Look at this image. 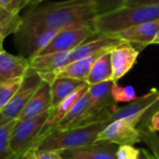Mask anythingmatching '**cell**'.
Listing matches in <instances>:
<instances>
[{
  "label": "cell",
  "mask_w": 159,
  "mask_h": 159,
  "mask_svg": "<svg viewBox=\"0 0 159 159\" xmlns=\"http://www.w3.org/2000/svg\"><path fill=\"white\" fill-rule=\"evenodd\" d=\"M95 0L48 2L31 7L22 17L21 26L37 29L64 30L92 25L97 17Z\"/></svg>",
  "instance_id": "6da1fadb"
},
{
  "label": "cell",
  "mask_w": 159,
  "mask_h": 159,
  "mask_svg": "<svg viewBox=\"0 0 159 159\" xmlns=\"http://www.w3.org/2000/svg\"><path fill=\"white\" fill-rule=\"evenodd\" d=\"M157 20H159V5L122 7L110 13L96 17L93 20V28L100 35Z\"/></svg>",
  "instance_id": "7a4b0ae2"
},
{
  "label": "cell",
  "mask_w": 159,
  "mask_h": 159,
  "mask_svg": "<svg viewBox=\"0 0 159 159\" xmlns=\"http://www.w3.org/2000/svg\"><path fill=\"white\" fill-rule=\"evenodd\" d=\"M108 121L88 126L51 131L36 146L37 150H66L92 144L99 133L105 129Z\"/></svg>",
  "instance_id": "3957f363"
},
{
  "label": "cell",
  "mask_w": 159,
  "mask_h": 159,
  "mask_svg": "<svg viewBox=\"0 0 159 159\" xmlns=\"http://www.w3.org/2000/svg\"><path fill=\"white\" fill-rule=\"evenodd\" d=\"M53 108L34 117L17 120L9 139L11 151L20 158L36 146L41 139L43 128L51 117Z\"/></svg>",
  "instance_id": "277c9868"
},
{
  "label": "cell",
  "mask_w": 159,
  "mask_h": 159,
  "mask_svg": "<svg viewBox=\"0 0 159 159\" xmlns=\"http://www.w3.org/2000/svg\"><path fill=\"white\" fill-rule=\"evenodd\" d=\"M61 31L62 30L37 29L20 26L14 34L15 43L20 51V55L31 61L38 56Z\"/></svg>",
  "instance_id": "5b68a950"
},
{
  "label": "cell",
  "mask_w": 159,
  "mask_h": 159,
  "mask_svg": "<svg viewBox=\"0 0 159 159\" xmlns=\"http://www.w3.org/2000/svg\"><path fill=\"white\" fill-rule=\"evenodd\" d=\"M142 141L137 124L129 117L115 120L102 129L95 143H106L120 145H133Z\"/></svg>",
  "instance_id": "8992f818"
},
{
  "label": "cell",
  "mask_w": 159,
  "mask_h": 159,
  "mask_svg": "<svg viewBox=\"0 0 159 159\" xmlns=\"http://www.w3.org/2000/svg\"><path fill=\"white\" fill-rule=\"evenodd\" d=\"M39 74L33 69H29L24 76L19 89L15 93L11 101L0 111L1 115L7 119H16L19 117L24 107L32 99L37 89L42 83Z\"/></svg>",
  "instance_id": "52a82bcc"
},
{
  "label": "cell",
  "mask_w": 159,
  "mask_h": 159,
  "mask_svg": "<svg viewBox=\"0 0 159 159\" xmlns=\"http://www.w3.org/2000/svg\"><path fill=\"white\" fill-rule=\"evenodd\" d=\"M96 34L97 33L93 28V24L62 30L50 41V43L42 50L39 55L72 51L86 42V40Z\"/></svg>",
  "instance_id": "ba28073f"
},
{
  "label": "cell",
  "mask_w": 159,
  "mask_h": 159,
  "mask_svg": "<svg viewBox=\"0 0 159 159\" xmlns=\"http://www.w3.org/2000/svg\"><path fill=\"white\" fill-rule=\"evenodd\" d=\"M152 109L159 110V90L157 89H152L139 100L131 102L124 107L117 108L108 120V123L131 116H137L143 121L144 117H147L148 114L152 113Z\"/></svg>",
  "instance_id": "9c48e42d"
},
{
  "label": "cell",
  "mask_w": 159,
  "mask_h": 159,
  "mask_svg": "<svg viewBox=\"0 0 159 159\" xmlns=\"http://www.w3.org/2000/svg\"><path fill=\"white\" fill-rule=\"evenodd\" d=\"M140 48L134 44L123 41L111 50V61L114 82H117L134 66L140 53Z\"/></svg>",
  "instance_id": "30bf717a"
},
{
  "label": "cell",
  "mask_w": 159,
  "mask_h": 159,
  "mask_svg": "<svg viewBox=\"0 0 159 159\" xmlns=\"http://www.w3.org/2000/svg\"><path fill=\"white\" fill-rule=\"evenodd\" d=\"M159 31V20L139 24L118 32L106 34V35L118 38L122 41L134 44L140 48L153 44V41Z\"/></svg>",
  "instance_id": "8fae6325"
},
{
  "label": "cell",
  "mask_w": 159,
  "mask_h": 159,
  "mask_svg": "<svg viewBox=\"0 0 159 159\" xmlns=\"http://www.w3.org/2000/svg\"><path fill=\"white\" fill-rule=\"evenodd\" d=\"M118 145L106 143H94L61 151L62 159H116Z\"/></svg>",
  "instance_id": "7c38bea8"
},
{
  "label": "cell",
  "mask_w": 159,
  "mask_h": 159,
  "mask_svg": "<svg viewBox=\"0 0 159 159\" xmlns=\"http://www.w3.org/2000/svg\"><path fill=\"white\" fill-rule=\"evenodd\" d=\"M104 53H99L93 56H90L86 59L78 60L73 62L68 63L64 67L61 68L57 72L48 75H43L40 76L42 80L48 82V84H51L53 80L57 77H68V78H74L77 79L83 82L87 83L88 76L90 73V70L95 63V61Z\"/></svg>",
  "instance_id": "4fadbf2b"
},
{
  "label": "cell",
  "mask_w": 159,
  "mask_h": 159,
  "mask_svg": "<svg viewBox=\"0 0 159 159\" xmlns=\"http://www.w3.org/2000/svg\"><path fill=\"white\" fill-rule=\"evenodd\" d=\"M30 69V61L21 55H12L7 51L0 53V84L15 79H22Z\"/></svg>",
  "instance_id": "5bb4252c"
},
{
  "label": "cell",
  "mask_w": 159,
  "mask_h": 159,
  "mask_svg": "<svg viewBox=\"0 0 159 159\" xmlns=\"http://www.w3.org/2000/svg\"><path fill=\"white\" fill-rule=\"evenodd\" d=\"M122 42V40L116 37L106 34H100L98 38L89 42H84L73 49L70 52V62L86 59L99 53H106Z\"/></svg>",
  "instance_id": "9a60e30c"
},
{
  "label": "cell",
  "mask_w": 159,
  "mask_h": 159,
  "mask_svg": "<svg viewBox=\"0 0 159 159\" xmlns=\"http://www.w3.org/2000/svg\"><path fill=\"white\" fill-rule=\"evenodd\" d=\"M70 52H56L38 55L30 61V68L39 74L40 76L51 75L70 63Z\"/></svg>",
  "instance_id": "2e32d148"
},
{
  "label": "cell",
  "mask_w": 159,
  "mask_h": 159,
  "mask_svg": "<svg viewBox=\"0 0 159 159\" xmlns=\"http://www.w3.org/2000/svg\"><path fill=\"white\" fill-rule=\"evenodd\" d=\"M51 108V91L50 84L42 81L41 85L24 107L17 120H23L26 118L36 116Z\"/></svg>",
  "instance_id": "e0dca14e"
},
{
  "label": "cell",
  "mask_w": 159,
  "mask_h": 159,
  "mask_svg": "<svg viewBox=\"0 0 159 159\" xmlns=\"http://www.w3.org/2000/svg\"><path fill=\"white\" fill-rule=\"evenodd\" d=\"M86 82L68 78V77H57L50 84L51 91V108H56L62 101L72 95L75 91L80 89Z\"/></svg>",
  "instance_id": "ac0fdd59"
},
{
  "label": "cell",
  "mask_w": 159,
  "mask_h": 159,
  "mask_svg": "<svg viewBox=\"0 0 159 159\" xmlns=\"http://www.w3.org/2000/svg\"><path fill=\"white\" fill-rule=\"evenodd\" d=\"M113 68L111 61V50L102 55L93 64L88 76L87 83L89 86L112 80Z\"/></svg>",
  "instance_id": "d6986e66"
},
{
  "label": "cell",
  "mask_w": 159,
  "mask_h": 159,
  "mask_svg": "<svg viewBox=\"0 0 159 159\" xmlns=\"http://www.w3.org/2000/svg\"><path fill=\"white\" fill-rule=\"evenodd\" d=\"M22 24V17L20 12L7 9L0 5V36L6 38L15 34Z\"/></svg>",
  "instance_id": "ffe728a7"
},
{
  "label": "cell",
  "mask_w": 159,
  "mask_h": 159,
  "mask_svg": "<svg viewBox=\"0 0 159 159\" xmlns=\"http://www.w3.org/2000/svg\"><path fill=\"white\" fill-rule=\"evenodd\" d=\"M16 119H7L0 113V159H21L18 157L9 147V139Z\"/></svg>",
  "instance_id": "44dd1931"
},
{
  "label": "cell",
  "mask_w": 159,
  "mask_h": 159,
  "mask_svg": "<svg viewBox=\"0 0 159 159\" xmlns=\"http://www.w3.org/2000/svg\"><path fill=\"white\" fill-rule=\"evenodd\" d=\"M89 104V98H88L87 93H86L83 97H81L74 104V106L70 109V111L65 115V116L59 122V124L51 131L58 130V129H68L73 122H75L76 119H78L83 115V113L88 109Z\"/></svg>",
  "instance_id": "7402d4cb"
},
{
  "label": "cell",
  "mask_w": 159,
  "mask_h": 159,
  "mask_svg": "<svg viewBox=\"0 0 159 159\" xmlns=\"http://www.w3.org/2000/svg\"><path fill=\"white\" fill-rule=\"evenodd\" d=\"M112 96L116 104L118 102H131L141 98L136 95L135 89L132 86L120 87L116 82H114L112 86Z\"/></svg>",
  "instance_id": "603a6c76"
},
{
  "label": "cell",
  "mask_w": 159,
  "mask_h": 159,
  "mask_svg": "<svg viewBox=\"0 0 159 159\" xmlns=\"http://www.w3.org/2000/svg\"><path fill=\"white\" fill-rule=\"evenodd\" d=\"M22 79H15L0 84V111L11 101L19 89Z\"/></svg>",
  "instance_id": "cb8c5ba5"
},
{
  "label": "cell",
  "mask_w": 159,
  "mask_h": 159,
  "mask_svg": "<svg viewBox=\"0 0 159 159\" xmlns=\"http://www.w3.org/2000/svg\"><path fill=\"white\" fill-rule=\"evenodd\" d=\"M126 1L127 0H95L94 6L97 17L110 13L124 7Z\"/></svg>",
  "instance_id": "d4e9b609"
},
{
  "label": "cell",
  "mask_w": 159,
  "mask_h": 159,
  "mask_svg": "<svg viewBox=\"0 0 159 159\" xmlns=\"http://www.w3.org/2000/svg\"><path fill=\"white\" fill-rule=\"evenodd\" d=\"M140 155V149L133 145H120L116 151V159H137Z\"/></svg>",
  "instance_id": "484cf974"
},
{
  "label": "cell",
  "mask_w": 159,
  "mask_h": 159,
  "mask_svg": "<svg viewBox=\"0 0 159 159\" xmlns=\"http://www.w3.org/2000/svg\"><path fill=\"white\" fill-rule=\"evenodd\" d=\"M0 5L8 10L20 12L23 7H27L26 0H0Z\"/></svg>",
  "instance_id": "4316f807"
},
{
  "label": "cell",
  "mask_w": 159,
  "mask_h": 159,
  "mask_svg": "<svg viewBox=\"0 0 159 159\" xmlns=\"http://www.w3.org/2000/svg\"><path fill=\"white\" fill-rule=\"evenodd\" d=\"M34 159H62L59 150H35Z\"/></svg>",
  "instance_id": "83f0119b"
},
{
  "label": "cell",
  "mask_w": 159,
  "mask_h": 159,
  "mask_svg": "<svg viewBox=\"0 0 159 159\" xmlns=\"http://www.w3.org/2000/svg\"><path fill=\"white\" fill-rule=\"evenodd\" d=\"M159 0H127L124 7H141V6H157Z\"/></svg>",
  "instance_id": "f1b7e54d"
},
{
  "label": "cell",
  "mask_w": 159,
  "mask_h": 159,
  "mask_svg": "<svg viewBox=\"0 0 159 159\" xmlns=\"http://www.w3.org/2000/svg\"><path fill=\"white\" fill-rule=\"evenodd\" d=\"M148 128H149V130L153 132L159 131V110L153 114L152 117L150 118L148 122Z\"/></svg>",
  "instance_id": "f546056e"
},
{
  "label": "cell",
  "mask_w": 159,
  "mask_h": 159,
  "mask_svg": "<svg viewBox=\"0 0 159 159\" xmlns=\"http://www.w3.org/2000/svg\"><path fill=\"white\" fill-rule=\"evenodd\" d=\"M137 159H157L155 156H153L152 154H150L149 152L143 150V149H140V155Z\"/></svg>",
  "instance_id": "4dcf8cb0"
},
{
  "label": "cell",
  "mask_w": 159,
  "mask_h": 159,
  "mask_svg": "<svg viewBox=\"0 0 159 159\" xmlns=\"http://www.w3.org/2000/svg\"><path fill=\"white\" fill-rule=\"evenodd\" d=\"M27 1V7H35L38 6L41 2H43L44 0H26Z\"/></svg>",
  "instance_id": "1f68e13d"
},
{
  "label": "cell",
  "mask_w": 159,
  "mask_h": 159,
  "mask_svg": "<svg viewBox=\"0 0 159 159\" xmlns=\"http://www.w3.org/2000/svg\"><path fill=\"white\" fill-rule=\"evenodd\" d=\"M36 149H32L31 151H29V153H27L21 159H34V152Z\"/></svg>",
  "instance_id": "d6a6232c"
},
{
  "label": "cell",
  "mask_w": 159,
  "mask_h": 159,
  "mask_svg": "<svg viewBox=\"0 0 159 159\" xmlns=\"http://www.w3.org/2000/svg\"><path fill=\"white\" fill-rule=\"evenodd\" d=\"M4 39L5 38H3V37L0 36V53L4 51V48H3V41H4Z\"/></svg>",
  "instance_id": "836d02e7"
},
{
  "label": "cell",
  "mask_w": 159,
  "mask_h": 159,
  "mask_svg": "<svg viewBox=\"0 0 159 159\" xmlns=\"http://www.w3.org/2000/svg\"><path fill=\"white\" fill-rule=\"evenodd\" d=\"M153 44H159V31L158 33L157 34V35H156L154 41H153Z\"/></svg>",
  "instance_id": "e575fe53"
}]
</instances>
